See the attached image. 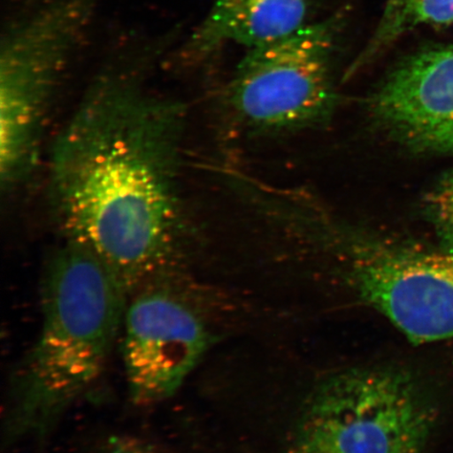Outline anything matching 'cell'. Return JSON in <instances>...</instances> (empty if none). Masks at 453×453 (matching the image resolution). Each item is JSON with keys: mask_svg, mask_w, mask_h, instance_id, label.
<instances>
[{"mask_svg": "<svg viewBox=\"0 0 453 453\" xmlns=\"http://www.w3.org/2000/svg\"><path fill=\"white\" fill-rule=\"evenodd\" d=\"M360 243L350 269L361 297L413 343L453 338V254Z\"/></svg>", "mask_w": 453, "mask_h": 453, "instance_id": "8992f818", "label": "cell"}, {"mask_svg": "<svg viewBox=\"0 0 453 453\" xmlns=\"http://www.w3.org/2000/svg\"><path fill=\"white\" fill-rule=\"evenodd\" d=\"M310 0H213L187 39L184 53L202 60L226 44L248 50L280 41L308 25Z\"/></svg>", "mask_w": 453, "mask_h": 453, "instance_id": "ba28073f", "label": "cell"}, {"mask_svg": "<svg viewBox=\"0 0 453 453\" xmlns=\"http://www.w3.org/2000/svg\"><path fill=\"white\" fill-rule=\"evenodd\" d=\"M208 293L177 269L129 294L121 349L130 398L150 405L172 398L218 339Z\"/></svg>", "mask_w": 453, "mask_h": 453, "instance_id": "277c9868", "label": "cell"}, {"mask_svg": "<svg viewBox=\"0 0 453 453\" xmlns=\"http://www.w3.org/2000/svg\"><path fill=\"white\" fill-rule=\"evenodd\" d=\"M434 411L410 373L353 368L304 402L288 453H425Z\"/></svg>", "mask_w": 453, "mask_h": 453, "instance_id": "3957f363", "label": "cell"}, {"mask_svg": "<svg viewBox=\"0 0 453 453\" xmlns=\"http://www.w3.org/2000/svg\"><path fill=\"white\" fill-rule=\"evenodd\" d=\"M371 109L411 149L453 155V44L402 61L373 94Z\"/></svg>", "mask_w": 453, "mask_h": 453, "instance_id": "52a82bcc", "label": "cell"}, {"mask_svg": "<svg viewBox=\"0 0 453 453\" xmlns=\"http://www.w3.org/2000/svg\"><path fill=\"white\" fill-rule=\"evenodd\" d=\"M450 26H453V0H388L375 32L349 73L361 69L418 27Z\"/></svg>", "mask_w": 453, "mask_h": 453, "instance_id": "9c48e42d", "label": "cell"}, {"mask_svg": "<svg viewBox=\"0 0 453 453\" xmlns=\"http://www.w3.org/2000/svg\"><path fill=\"white\" fill-rule=\"evenodd\" d=\"M97 453H164L149 441L132 435H112Z\"/></svg>", "mask_w": 453, "mask_h": 453, "instance_id": "8fae6325", "label": "cell"}, {"mask_svg": "<svg viewBox=\"0 0 453 453\" xmlns=\"http://www.w3.org/2000/svg\"><path fill=\"white\" fill-rule=\"evenodd\" d=\"M127 294L97 254L65 240L42 276L35 343L11 378L4 438L43 440L99 380L119 335Z\"/></svg>", "mask_w": 453, "mask_h": 453, "instance_id": "7a4b0ae2", "label": "cell"}, {"mask_svg": "<svg viewBox=\"0 0 453 453\" xmlns=\"http://www.w3.org/2000/svg\"><path fill=\"white\" fill-rule=\"evenodd\" d=\"M427 205L441 249L453 254V172L447 174L432 191Z\"/></svg>", "mask_w": 453, "mask_h": 453, "instance_id": "30bf717a", "label": "cell"}, {"mask_svg": "<svg viewBox=\"0 0 453 453\" xmlns=\"http://www.w3.org/2000/svg\"><path fill=\"white\" fill-rule=\"evenodd\" d=\"M184 134L183 104L113 72L55 141L50 195L65 240L97 254L127 296L177 269Z\"/></svg>", "mask_w": 453, "mask_h": 453, "instance_id": "6da1fadb", "label": "cell"}, {"mask_svg": "<svg viewBox=\"0 0 453 453\" xmlns=\"http://www.w3.org/2000/svg\"><path fill=\"white\" fill-rule=\"evenodd\" d=\"M342 19L334 15L248 50L226 89L232 109L253 127L270 129L326 117L336 99L333 59Z\"/></svg>", "mask_w": 453, "mask_h": 453, "instance_id": "5b68a950", "label": "cell"}]
</instances>
